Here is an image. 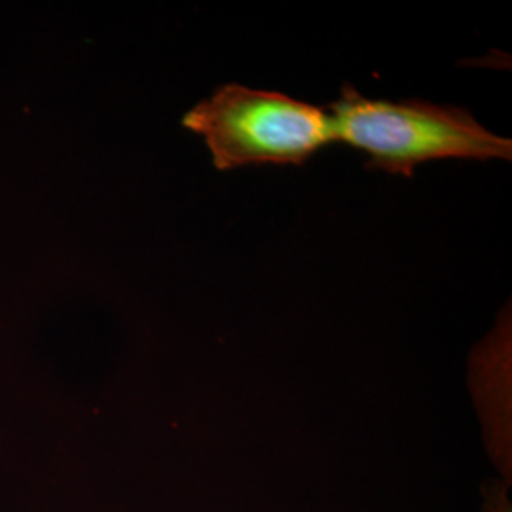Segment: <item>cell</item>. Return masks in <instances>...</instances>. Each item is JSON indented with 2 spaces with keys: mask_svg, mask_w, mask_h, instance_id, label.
<instances>
[{
  "mask_svg": "<svg viewBox=\"0 0 512 512\" xmlns=\"http://www.w3.org/2000/svg\"><path fill=\"white\" fill-rule=\"evenodd\" d=\"M507 482H499L492 490V495L488 497V511L486 512H511V505H509V497H507Z\"/></svg>",
  "mask_w": 512,
  "mask_h": 512,
  "instance_id": "3957f363",
  "label": "cell"
},
{
  "mask_svg": "<svg viewBox=\"0 0 512 512\" xmlns=\"http://www.w3.org/2000/svg\"><path fill=\"white\" fill-rule=\"evenodd\" d=\"M334 141L368 156L370 169L412 177L435 160H511V139L480 126L465 109L420 99H368L344 86L330 105Z\"/></svg>",
  "mask_w": 512,
  "mask_h": 512,
  "instance_id": "6da1fadb",
  "label": "cell"
},
{
  "mask_svg": "<svg viewBox=\"0 0 512 512\" xmlns=\"http://www.w3.org/2000/svg\"><path fill=\"white\" fill-rule=\"evenodd\" d=\"M183 126L202 135L220 171L241 165H302L334 141L323 109L285 93L239 84L217 88L186 112Z\"/></svg>",
  "mask_w": 512,
  "mask_h": 512,
  "instance_id": "7a4b0ae2",
  "label": "cell"
}]
</instances>
